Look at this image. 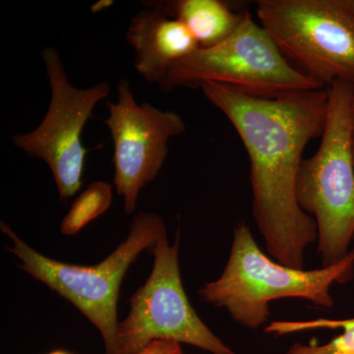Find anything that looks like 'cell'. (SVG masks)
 Wrapping results in <instances>:
<instances>
[{
    "instance_id": "obj_1",
    "label": "cell",
    "mask_w": 354,
    "mask_h": 354,
    "mask_svg": "<svg viewBox=\"0 0 354 354\" xmlns=\"http://www.w3.org/2000/svg\"><path fill=\"white\" fill-rule=\"evenodd\" d=\"M199 88L227 116L245 148L253 218L268 253L281 264L304 270L305 250L318 232L315 220L298 205L297 180L305 148L322 136L328 91L261 97L215 82Z\"/></svg>"
},
{
    "instance_id": "obj_2",
    "label": "cell",
    "mask_w": 354,
    "mask_h": 354,
    "mask_svg": "<svg viewBox=\"0 0 354 354\" xmlns=\"http://www.w3.org/2000/svg\"><path fill=\"white\" fill-rule=\"evenodd\" d=\"M354 276V249L341 262L316 270H298L272 260L254 239L244 221L237 223L227 265L216 281L198 290L203 301L227 310L235 322L258 330L268 322L270 304L283 298H299L330 309L334 283Z\"/></svg>"
},
{
    "instance_id": "obj_3",
    "label": "cell",
    "mask_w": 354,
    "mask_h": 354,
    "mask_svg": "<svg viewBox=\"0 0 354 354\" xmlns=\"http://www.w3.org/2000/svg\"><path fill=\"white\" fill-rule=\"evenodd\" d=\"M328 111L318 150L302 160L297 180L298 205L316 221L322 267L351 252L354 239V158L351 104L354 85L328 88Z\"/></svg>"
},
{
    "instance_id": "obj_4",
    "label": "cell",
    "mask_w": 354,
    "mask_h": 354,
    "mask_svg": "<svg viewBox=\"0 0 354 354\" xmlns=\"http://www.w3.org/2000/svg\"><path fill=\"white\" fill-rule=\"evenodd\" d=\"M0 227L12 241L8 250L21 261L20 269L73 304L101 333L106 354H113L123 278L140 254L156 245L165 228L164 220L155 213L138 214L127 239L106 259L92 266L50 259L26 244L6 223L1 221Z\"/></svg>"
},
{
    "instance_id": "obj_5",
    "label": "cell",
    "mask_w": 354,
    "mask_h": 354,
    "mask_svg": "<svg viewBox=\"0 0 354 354\" xmlns=\"http://www.w3.org/2000/svg\"><path fill=\"white\" fill-rule=\"evenodd\" d=\"M215 82L243 94L274 97L323 86L288 62L269 32L249 12L221 43L199 48L176 62L158 84L162 92L176 88H199Z\"/></svg>"
},
{
    "instance_id": "obj_6",
    "label": "cell",
    "mask_w": 354,
    "mask_h": 354,
    "mask_svg": "<svg viewBox=\"0 0 354 354\" xmlns=\"http://www.w3.org/2000/svg\"><path fill=\"white\" fill-rule=\"evenodd\" d=\"M260 25L320 85H354V0H259Z\"/></svg>"
},
{
    "instance_id": "obj_7",
    "label": "cell",
    "mask_w": 354,
    "mask_h": 354,
    "mask_svg": "<svg viewBox=\"0 0 354 354\" xmlns=\"http://www.w3.org/2000/svg\"><path fill=\"white\" fill-rule=\"evenodd\" d=\"M179 230L171 245L165 228L153 248L150 277L133 295L129 313L118 324L113 354H137L158 341L190 344L212 354H236L191 305L179 270Z\"/></svg>"
},
{
    "instance_id": "obj_8",
    "label": "cell",
    "mask_w": 354,
    "mask_h": 354,
    "mask_svg": "<svg viewBox=\"0 0 354 354\" xmlns=\"http://www.w3.org/2000/svg\"><path fill=\"white\" fill-rule=\"evenodd\" d=\"M50 101L36 129L14 135L12 142L30 157L41 158L50 167L62 201L67 202L82 187L88 149L82 142L84 128L95 106L111 94L108 82L79 88L70 82L59 53L48 46L41 51Z\"/></svg>"
},
{
    "instance_id": "obj_9",
    "label": "cell",
    "mask_w": 354,
    "mask_h": 354,
    "mask_svg": "<svg viewBox=\"0 0 354 354\" xmlns=\"http://www.w3.org/2000/svg\"><path fill=\"white\" fill-rule=\"evenodd\" d=\"M118 102L108 101L109 118L104 120L113 142V184L123 198L124 211L136 209L139 194L162 171L169 142L186 131L178 113L162 111L149 102L138 104L129 81L118 84Z\"/></svg>"
},
{
    "instance_id": "obj_10",
    "label": "cell",
    "mask_w": 354,
    "mask_h": 354,
    "mask_svg": "<svg viewBox=\"0 0 354 354\" xmlns=\"http://www.w3.org/2000/svg\"><path fill=\"white\" fill-rule=\"evenodd\" d=\"M134 50V67L148 82L160 84L176 62L199 50L196 39L180 21L147 7L132 18L127 32Z\"/></svg>"
},
{
    "instance_id": "obj_11",
    "label": "cell",
    "mask_w": 354,
    "mask_h": 354,
    "mask_svg": "<svg viewBox=\"0 0 354 354\" xmlns=\"http://www.w3.org/2000/svg\"><path fill=\"white\" fill-rule=\"evenodd\" d=\"M144 6L180 21L200 48H211L225 41L236 30L245 13L235 12L221 0L146 1Z\"/></svg>"
},
{
    "instance_id": "obj_12",
    "label": "cell",
    "mask_w": 354,
    "mask_h": 354,
    "mask_svg": "<svg viewBox=\"0 0 354 354\" xmlns=\"http://www.w3.org/2000/svg\"><path fill=\"white\" fill-rule=\"evenodd\" d=\"M316 329H342V333L321 346L295 342L286 354H354V318L344 320L274 321L265 328V332L285 335Z\"/></svg>"
},
{
    "instance_id": "obj_13",
    "label": "cell",
    "mask_w": 354,
    "mask_h": 354,
    "mask_svg": "<svg viewBox=\"0 0 354 354\" xmlns=\"http://www.w3.org/2000/svg\"><path fill=\"white\" fill-rule=\"evenodd\" d=\"M113 202V187L104 181H95L88 184L75 201L72 203L68 213L60 225L64 235H75L91 221L104 215Z\"/></svg>"
},
{
    "instance_id": "obj_14",
    "label": "cell",
    "mask_w": 354,
    "mask_h": 354,
    "mask_svg": "<svg viewBox=\"0 0 354 354\" xmlns=\"http://www.w3.org/2000/svg\"><path fill=\"white\" fill-rule=\"evenodd\" d=\"M137 354H185L180 344L169 341L153 342L148 348Z\"/></svg>"
},
{
    "instance_id": "obj_15",
    "label": "cell",
    "mask_w": 354,
    "mask_h": 354,
    "mask_svg": "<svg viewBox=\"0 0 354 354\" xmlns=\"http://www.w3.org/2000/svg\"><path fill=\"white\" fill-rule=\"evenodd\" d=\"M114 1L113 0H100V1L95 2L91 6V12L93 14H97L102 12V11L106 10L109 7L113 6Z\"/></svg>"
},
{
    "instance_id": "obj_16",
    "label": "cell",
    "mask_w": 354,
    "mask_h": 354,
    "mask_svg": "<svg viewBox=\"0 0 354 354\" xmlns=\"http://www.w3.org/2000/svg\"><path fill=\"white\" fill-rule=\"evenodd\" d=\"M351 147L354 158V95L351 104Z\"/></svg>"
},
{
    "instance_id": "obj_17",
    "label": "cell",
    "mask_w": 354,
    "mask_h": 354,
    "mask_svg": "<svg viewBox=\"0 0 354 354\" xmlns=\"http://www.w3.org/2000/svg\"><path fill=\"white\" fill-rule=\"evenodd\" d=\"M48 354H71V353H66V351H53V353H50Z\"/></svg>"
}]
</instances>
